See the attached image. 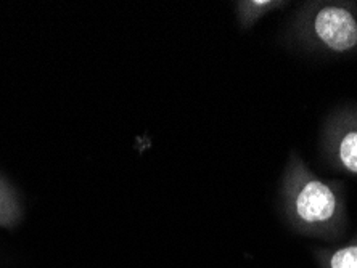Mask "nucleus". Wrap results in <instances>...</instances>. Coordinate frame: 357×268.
Masks as SVG:
<instances>
[{
	"label": "nucleus",
	"mask_w": 357,
	"mask_h": 268,
	"mask_svg": "<svg viewBox=\"0 0 357 268\" xmlns=\"http://www.w3.org/2000/svg\"><path fill=\"white\" fill-rule=\"evenodd\" d=\"M314 31L322 44L337 54H346L357 47V18L348 8L328 5L314 18Z\"/></svg>",
	"instance_id": "f257e3e1"
},
{
	"label": "nucleus",
	"mask_w": 357,
	"mask_h": 268,
	"mask_svg": "<svg viewBox=\"0 0 357 268\" xmlns=\"http://www.w3.org/2000/svg\"><path fill=\"white\" fill-rule=\"evenodd\" d=\"M295 209L298 217L306 223L330 222L337 215V194L324 182L309 180L296 194Z\"/></svg>",
	"instance_id": "f03ea898"
},
{
	"label": "nucleus",
	"mask_w": 357,
	"mask_h": 268,
	"mask_svg": "<svg viewBox=\"0 0 357 268\" xmlns=\"http://www.w3.org/2000/svg\"><path fill=\"white\" fill-rule=\"evenodd\" d=\"M338 161L344 171L357 175V125L349 127L338 141Z\"/></svg>",
	"instance_id": "7ed1b4c3"
},
{
	"label": "nucleus",
	"mask_w": 357,
	"mask_h": 268,
	"mask_svg": "<svg viewBox=\"0 0 357 268\" xmlns=\"http://www.w3.org/2000/svg\"><path fill=\"white\" fill-rule=\"evenodd\" d=\"M330 268H357V241L333 252L330 257Z\"/></svg>",
	"instance_id": "20e7f679"
}]
</instances>
